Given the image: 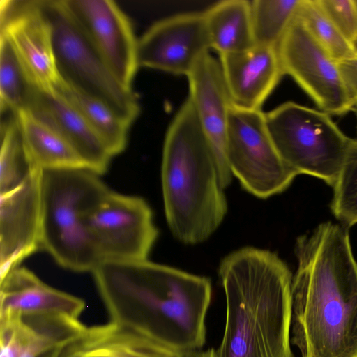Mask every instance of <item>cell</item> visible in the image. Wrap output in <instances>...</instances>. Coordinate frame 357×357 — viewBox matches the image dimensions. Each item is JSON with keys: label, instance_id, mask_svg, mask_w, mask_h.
<instances>
[{"label": "cell", "instance_id": "obj_31", "mask_svg": "<svg viewBox=\"0 0 357 357\" xmlns=\"http://www.w3.org/2000/svg\"><path fill=\"white\" fill-rule=\"evenodd\" d=\"M180 357H215L214 349H210L206 351H189L181 353Z\"/></svg>", "mask_w": 357, "mask_h": 357}, {"label": "cell", "instance_id": "obj_21", "mask_svg": "<svg viewBox=\"0 0 357 357\" xmlns=\"http://www.w3.org/2000/svg\"><path fill=\"white\" fill-rule=\"evenodd\" d=\"M14 115L24 149L36 166L43 171L87 169L75 150L53 129L26 109Z\"/></svg>", "mask_w": 357, "mask_h": 357}, {"label": "cell", "instance_id": "obj_34", "mask_svg": "<svg viewBox=\"0 0 357 357\" xmlns=\"http://www.w3.org/2000/svg\"><path fill=\"white\" fill-rule=\"evenodd\" d=\"M354 4L357 8V0H354Z\"/></svg>", "mask_w": 357, "mask_h": 357}, {"label": "cell", "instance_id": "obj_15", "mask_svg": "<svg viewBox=\"0 0 357 357\" xmlns=\"http://www.w3.org/2000/svg\"><path fill=\"white\" fill-rule=\"evenodd\" d=\"M189 96L199 123L215 156L222 187L227 188L232 174L226 160V138L231 98L220 61L209 52L204 54L188 76Z\"/></svg>", "mask_w": 357, "mask_h": 357}, {"label": "cell", "instance_id": "obj_23", "mask_svg": "<svg viewBox=\"0 0 357 357\" xmlns=\"http://www.w3.org/2000/svg\"><path fill=\"white\" fill-rule=\"evenodd\" d=\"M55 91L78 110L112 156L125 149L130 124L110 107L99 99L75 89L64 81Z\"/></svg>", "mask_w": 357, "mask_h": 357}, {"label": "cell", "instance_id": "obj_12", "mask_svg": "<svg viewBox=\"0 0 357 357\" xmlns=\"http://www.w3.org/2000/svg\"><path fill=\"white\" fill-rule=\"evenodd\" d=\"M63 1L116 79L132 89L139 67L137 40L124 13L111 0Z\"/></svg>", "mask_w": 357, "mask_h": 357}, {"label": "cell", "instance_id": "obj_28", "mask_svg": "<svg viewBox=\"0 0 357 357\" xmlns=\"http://www.w3.org/2000/svg\"><path fill=\"white\" fill-rule=\"evenodd\" d=\"M331 209L344 227L357 223V140L351 139L340 172L333 185Z\"/></svg>", "mask_w": 357, "mask_h": 357}, {"label": "cell", "instance_id": "obj_26", "mask_svg": "<svg viewBox=\"0 0 357 357\" xmlns=\"http://www.w3.org/2000/svg\"><path fill=\"white\" fill-rule=\"evenodd\" d=\"M296 17L335 61L356 54L353 45L340 33L317 0H301Z\"/></svg>", "mask_w": 357, "mask_h": 357}, {"label": "cell", "instance_id": "obj_30", "mask_svg": "<svg viewBox=\"0 0 357 357\" xmlns=\"http://www.w3.org/2000/svg\"><path fill=\"white\" fill-rule=\"evenodd\" d=\"M339 74L352 107L357 103V53L337 62Z\"/></svg>", "mask_w": 357, "mask_h": 357}, {"label": "cell", "instance_id": "obj_1", "mask_svg": "<svg viewBox=\"0 0 357 357\" xmlns=\"http://www.w3.org/2000/svg\"><path fill=\"white\" fill-rule=\"evenodd\" d=\"M292 337L301 357H357V261L348 230L325 222L296 239Z\"/></svg>", "mask_w": 357, "mask_h": 357}, {"label": "cell", "instance_id": "obj_29", "mask_svg": "<svg viewBox=\"0 0 357 357\" xmlns=\"http://www.w3.org/2000/svg\"><path fill=\"white\" fill-rule=\"evenodd\" d=\"M319 6L351 44L357 38V8L354 0H317Z\"/></svg>", "mask_w": 357, "mask_h": 357}, {"label": "cell", "instance_id": "obj_6", "mask_svg": "<svg viewBox=\"0 0 357 357\" xmlns=\"http://www.w3.org/2000/svg\"><path fill=\"white\" fill-rule=\"evenodd\" d=\"M278 153L298 175L320 178L333 187L344 163L348 138L329 114L294 102L265 114Z\"/></svg>", "mask_w": 357, "mask_h": 357}, {"label": "cell", "instance_id": "obj_5", "mask_svg": "<svg viewBox=\"0 0 357 357\" xmlns=\"http://www.w3.org/2000/svg\"><path fill=\"white\" fill-rule=\"evenodd\" d=\"M109 190L86 169L43 171L41 247L61 267L92 272L101 262L86 216Z\"/></svg>", "mask_w": 357, "mask_h": 357}, {"label": "cell", "instance_id": "obj_18", "mask_svg": "<svg viewBox=\"0 0 357 357\" xmlns=\"http://www.w3.org/2000/svg\"><path fill=\"white\" fill-rule=\"evenodd\" d=\"M219 61L232 104L243 109H261L284 75L278 47L255 45Z\"/></svg>", "mask_w": 357, "mask_h": 357}, {"label": "cell", "instance_id": "obj_8", "mask_svg": "<svg viewBox=\"0 0 357 357\" xmlns=\"http://www.w3.org/2000/svg\"><path fill=\"white\" fill-rule=\"evenodd\" d=\"M225 155L232 175L259 198L283 192L298 175L278 153L261 109L231 105Z\"/></svg>", "mask_w": 357, "mask_h": 357}, {"label": "cell", "instance_id": "obj_9", "mask_svg": "<svg viewBox=\"0 0 357 357\" xmlns=\"http://www.w3.org/2000/svg\"><path fill=\"white\" fill-rule=\"evenodd\" d=\"M86 225L101 261L148 259L158 236L143 198L111 190L90 210Z\"/></svg>", "mask_w": 357, "mask_h": 357}, {"label": "cell", "instance_id": "obj_7", "mask_svg": "<svg viewBox=\"0 0 357 357\" xmlns=\"http://www.w3.org/2000/svg\"><path fill=\"white\" fill-rule=\"evenodd\" d=\"M52 31L62 79L99 99L130 125L139 113L132 89L114 76L67 9L63 0H37Z\"/></svg>", "mask_w": 357, "mask_h": 357}, {"label": "cell", "instance_id": "obj_4", "mask_svg": "<svg viewBox=\"0 0 357 357\" xmlns=\"http://www.w3.org/2000/svg\"><path fill=\"white\" fill-rule=\"evenodd\" d=\"M161 181L173 236L185 244L206 241L222 222L227 203L215 156L188 98L166 132Z\"/></svg>", "mask_w": 357, "mask_h": 357}, {"label": "cell", "instance_id": "obj_32", "mask_svg": "<svg viewBox=\"0 0 357 357\" xmlns=\"http://www.w3.org/2000/svg\"><path fill=\"white\" fill-rule=\"evenodd\" d=\"M351 110H353L355 112L357 117V103L352 107Z\"/></svg>", "mask_w": 357, "mask_h": 357}, {"label": "cell", "instance_id": "obj_3", "mask_svg": "<svg viewBox=\"0 0 357 357\" xmlns=\"http://www.w3.org/2000/svg\"><path fill=\"white\" fill-rule=\"evenodd\" d=\"M227 316L215 357H294L292 274L275 253L238 249L220 262Z\"/></svg>", "mask_w": 357, "mask_h": 357}, {"label": "cell", "instance_id": "obj_25", "mask_svg": "<svg viewBox=\"0 0 357 357\" xmlns=\"http://www.w3.org/2000/svg\"><path fill=\"white\" fill-rule=\"evenodd\" d=\"M38 168L26 154L13 115L1 126L0 194L17 188Z\"/></svg>", "mask_w": 357, "mask_h": 357}, {"label": "cell", "instance_id": "obj_14", "mask_svg": "<svg viewBox=\"0 0 357 357\" xmlns=\"http://www.w3.org/2000/svg\"><path fill=\"white\" fill-rule=\"evenodd\" d=\"M43 172L0 194V278L42 248Z\"/></svg>", "mask_w": 357, "mask_h": 357}, {"label": "cell", "instance_id": "obj_22", "mask_svg": "<svg viewBox=\"0 0 357 357\" xmlns=\"http://www.w3.org/2000/svg\"><path fill=\"white\" fill-rule=\"evenodd\" d=\"M203 13L211 48L220 55L242 52L255 45L251 2L222 1Z\"/></svg>", "mask_w": 357, "mask_h": 357}, {"label": "cell", "instance_id": "obj_2", "mask_svg": "<svg viewBox=\"0 0 357 357\" xmlns=\"http://www.w3.org/2000/svg\"><path fill=\"white\" fill-rule=\"evenodd\" d=\"M91 273L110 321L180 353L205 344L208 278L148 259L102 261Z\"/></svg>", "mask_w": 357, "mask_h": 357}, {"label": "cell", "instance_id": "obj_16", "mask_svg": "<svg viewBox=\"0 0 357 357\" xmlns=\"http://www.w3.org/2000/svg\"><path fill=\"white\" fill-rule=\"evenodd\" d=\"M24 109L66 140L87 169L99 176L107 172L112 155L78 110L61 94L31 86Z\"/></svg>", "mask_w": 357, "mask_h": 357}, {"label": "cell", "instance_id": "obj_19", "mask_svg": "<svg viewBox=\"0 0 357 357\" xmlns=\"http://www.w3.org/2000/svg\"><path fill=\"white\" fill-rule=\"evenodd\" d=\"M83 299L56 289L28 268L18 266L0 278V318L63 314L79 319Z\"/></svg>", "mask_w": 357, "mask_h": 357}, {"label": "cell", "instance_id": "obj_27", "mask_svg": "<svg viewBox=\"0 0 357 357\" xmlns=\"http://www.w3.org/2000/svg\"><path fill=\"white\" fill-rule=\"evenodd\" d=\"M10 45L0 34V106L1 113L15 114L25 108L31 87Z\"/></svg>", "mask_w": 357, "mask_h": 357}, {"label": "cell", "instance_id": "obj_24", "mask_svg": "<svg viewBox=\"0 0 357 357\" xmlns=\"http://www.w3.org/2000/svg\"><path fill=\"white\" fill-rule=\"evenodd\" d=\"M301 0H255L251 15L255 45L278 47L295 19Z\"/></svg>", "mask_w": 357, "mask_h": 357}, {"label": "cell", "instance_id": "obj_20", "mask_svg": "<svg viewBox=\"0 0 357 357\" xmlns=\"http://www.w3.org/2000/svg\"><path fill=\"white\" fill-rule=\"evenodd\" d=\"M169 349L112 321L94 325L70 342L59 357H180Z\"/></svg>", "mask_w": 357, "mask_h": 357}, {"label": "cell", "instance_id": "obj_33", "mask_svg": "<svg viewBox=\"0 0 357 357\" xmlns=\"http://www.w3.org/2000/svg\"><path fill=\"white\" fill-rule=\"evenodd\" d=\"M353 46H354V48L356 51V52L357 53V38L356 39V40L353 43Z\"/></svg>", "mask_w": 357, "mask_h": 357}, {"label": "cell", "instance_id": "obj_11", "mask_svg": "<svg viewBox=\"0 0 357 357\" xmlns=\"http://www.w3.org/2000/svg\"><path fill=\"white\" fill-rule=\"evenodd\" d=\"M1 35L15 52L29 84L55 91L59 73L50 25L37 0L1 1Z\"/></svg>", "mask_w": 357, "mask_h": 357}, {"label": "cell", "instance_id": "obj_17", "mask_svg": "<svg viewBox=\"0 0 357 357\" xmlns=\"http://www.w3.org/2000/svg\"><path fill=\"white\" fill-rule=\"evenodd\" d=\"M86 328L79 319L63 314L0 318V357H59Z\"/></svg>", "mask_w": 357, "mask_h": 357}, {"label": "cell", "instance_id": "obj_10", "mask_svg": "<svg viewBox=\"0 0 357 357\" xmlns=\"http://www.w3.org/2000/svg\"><path fill=\"white\" fill-rule=\"evenodd\" d=\"M284 75H290L327 114L351 110L337 62L296 16L278 45Z\"/></svg>", "mask_w": 357, "mask_h": 357}, {"label": "cell", "instance_id": "obj_13", "mask_svg": "<svg viewBox=\"0 0 357 357\" xmlns=\"http://www.w3.org/2000/svg\"><path fill=\"white\" fill-rule=\"evenodd\" d=\"M209 49L204 13L176 14L155 22L137 40L138 64L188 77Z\"/></svg>", "mask_w": 357, "mask_h": 357}]
</instances>
